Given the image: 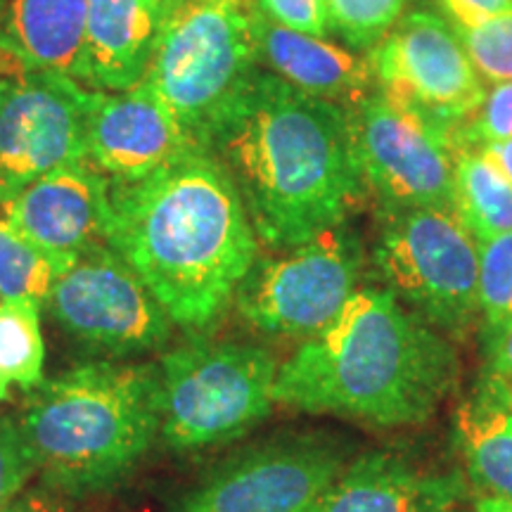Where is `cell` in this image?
Masks as SVG:
<instances>
[{
    "label": "cell",
    "instance_id": "cell-1",
    "mask_svg": "<svg viewBox=\"0 0 512 512\" xmlns=\"http://www.w3.org/2000/svg\"><path fill=\"white\" fill-rule=\"evenodd\" d=\"M107 245L183 330L221 318L259 259L256 230L233 176L192 145L136 181H112Z\"/></svg>",
    "mask_w": 512,
    "mask_h": 512
},
{
    "label": "cell",
    "instance_id": "cell-2",
    "mask_svg": "<svg viewBox=\"0 0 512 512\" xmlns=\"http://www.w3.org/2000/svg\"><path fill=\"white\" fill-rule=\"evenodd\" d=\"M211 152L271 247L302 245L342 226L368 195L349 112L273 72L252 76Z\"/></svg>",
    "mask_w": 512,
    "mask_h": 512
},
{
    "label": "cell",
    "instance_id": "cell-3",
    "mask_svg": "<svg viewBox=\"0 0 512 512\" xmlns=\"http://www.w3.org/2000/svg\"><path fill=\"white\" fill-rule=\"evenodd\" d=\"M456 380V349L392 292L366 287L278 368L273 401L294 411L406 427L432 418Z\"/></svg>",
    "mask_w": 512,
    "mask_h": 512
},
{
    "label": "cell",
    "instance_id": "cell-4",
    "mask_svg": "<svg viewBox=\"0 0 512 512\" xmlns=\"http://www.w3.org/2000/svg\"><path fill=\"white\" fill-rule=\"evenodd\" d=\"M19 430L50 489L64 496L110 489L159 434L157 366L98 361L41 382Z\"/></svg>",
    "mask_w": 512,
    "mask_h": 512
},
{
    "label": "cell",
    "instance_id": "cell-5",
    "mask_svg": "<svg viewBox=\"0 0 512 512\" xmlns=\"http://www.w3.org/2000/svg\"><path fill=\"white\" fill-rule=\"evenodd\" d=\"M259 62L240 0H185L159 27L145 81L185 136L211 150Z\"/></svg>",
    "mask_w": 512,
    "mask_h": 512
},
{
    "label": "cell",
    "instance_id": "cell-6",
    "mask_svg": "<svg viewBox=\"0 0 512 512\" xmlns=\"http://www.w3.org/2000/svg\"><path fill=\"white\" fill-rule=\"evenodd\" d=\"M278 363L238 342H192L157 363L159 437L178 451L226 444L273 411Z\"/></svg>",
    "mask_w": 512,
    "mask_h": 512
},
{
    "label": "cell",
    "instance_id": "cell-7",
    "mask_svg": "<svg viewBox=\"0 0 512 512\" xmlns=\"http://www.w3.org/2000/svg\"><path fill=\"white\" fill-rule=\"evenodd\" d=\"M373 259L427 325L463 337L479 320V245L453 209L382 207Z\"/></svg>",
    "mask_w": 512,
    "mask_h": 512
},
{
    "label": "cell",
    "instance_id": "cell-8",
    "mask_svg": "<svg viewBox=\"0 0 512 512\" xmlns=\"http://www.w3.org/2000/svg\"><path fill=\"white\" fill-rule=\"evenodd\" d=\"M361 264V240L342 223L283 254L256 259L235 304L256 330L313 337L328 328L356 292Z\"/></svg>",
    "mask_w": 512,
    "mask_h": 512
},
{
    "label": "cell",
    "instance_id": "cell-9",
    "mask_svg": "<svg viewBox=\"0 0 512 512\" xmlns=\"http://www.w3.org/2000/svg\"><path fill=\"white\" fill-rule=\"evenodd\" d=\"M370 64L377 88L425 121L448 147L486 93L453 24L430 8L403 12L396 27L370 50Z\"/></svg>",
    "mask_w": 512,
    "mask_h": 512
},
{
    "label": "cell",
    "instance_id": "cell-10",
    "mask_svg": "<svg viewBox=\"0 0 512 512\" xmlns=\"http://www.w3.org/2000/svg\"><path fill=\"white\" fill-rule=\"evenodd\" d=\"M46 304L62 330L110 356L152 351L171 335L162 304L110 245L81 252Z\"/></svg>",
    "mask_w": 512,
    "mask_h": 512
},
{
    "label": "cell",
    "instance_id": "cell-11",
    "mask_svg": "<svg viewBox=\"0 0 512 512\" xmlns=\"http://www.w3.org/2000/svg\"><path fill=\"white\" fill-rule=\"evenodd\" d=\"M95 91L29 69L0 79V192H15L60 166L88 159Z\"/></svg>",
    "mask_w": 512,
    "mask_h": 512
},
{
    "label": "cell",
    "instance_id": "cell-12",
    "mask_svg": "<svg viewBox=\"0 0 512 512\" xmlns=\"http://www.w3.org/2000/svg\"><path fill=\"white\" fill-rule=\"evenodd\" d=\"M347 112L363 178L382 207L453 209V152L439 133L380 88Z\"/></svg>",
    "mask_w": 512,
    "mask_h": 512
},
{
    "label": "cell",
    "instance_id": "cell-13",
    "mask_svg": "<svg viewBox=\"0 0 512 512\" xmlns=\"http://www.w3.org/2000/svg\"><path fill=\"white\" fill-rule=\"evenodd\" d=\"M344 446L280 439L242 453L171 512H306L347 465Z\"/></svg>",
    "mask_w": 512,
    "mask_h": 512
},
{
    "label": "cell",
    "instance_id": "cell-14",
    "mask_svg": "<svg viewBox=\"0 0 512 512\" xmlns=\"http://www.w3.org/2000/svg\"><path fill=\"white\" fill-rule=\"evenodd\" d=\"M112 181L91 162L48 171L15 192H0L10 221L36 245L76 254L107 245Z\"/></svg>",
    "mask_w": 512,
    "mask_h": 512
},
{
    "label": "cell",
    "instance_id": "cell-15",
    "mask_svg": "<svg viewBox=\"0 0 512 512\" xmlns=\"http://www.w3.org/2000/svg\"><path fill=\"white\" fill-rule=\"evenodd\" d=\"M195 143L145 79L128 91H95L88 159L110 181H136Z\"/></svg>",
    "mask_w": 512,
    "mask_h": 512
},
{
    "label": "cell",
    "instance_id": "cell-16",
    "mask_svg": "<svg viewBox=\"0 0 512 512\" xmlns=\"http://www.w3.org/2000/svg\"><path fill=\"white\" fill-rule=\"evenodd\" d=\"M247 17L259 60L268 64V72L299 91L351 110L377 88L370 57H358L325 38L280 27L254 8L247 10Z\"/></svg>",
    "mask_w": 512,
    "mask_h": 512
},
{
    "label": "cell",
    "instance_id": "cell-17",
    "mask_svg": "<svg viewBox=\"0 0 512 512\" xmlns=\"http://www.w3.org/2000/svg\"><path fill=\"white\" fill-rule=\"evenodd\" d=\"M458 482L422 475L392 453L356 458L306 512H456Z\"/></svg>",
    "mask_w": 512,
    "mask_h": 512
},
{
    "label": "cell",
    "instance_id": "cell-18",
    "mask_svg": "<svg viewBox=\"0 0 512 512\" xmlns=\"http://www.w3.org/2000/svg\"><path fill=\"white\" fill-rule=\"evenodd\" d=\"M162 19L157 0H88L83 83L119 93L143 81Z\"/></svg>",
    "mask_w": 512,
    "mask_h": 512
},
{
    "label": "cell",
    "instance_id": "cell-19",
    "mask_svg": "<svg viewBox=\"0 0 512 512\" xmlns=\"http://www.w3.org/2000/svg\"><path fill=\"white\" fill-rule=\"evenodd\" d=\"M88 0H10L8 38L34 69L83 83Z\"/></svg>",
    "mask_w": 512,
    "mask_h": 512
},
{
    "label": "cell",
    "instance_id": "cell-20",
    "mask_svg": "<svg viewBox=\"0 0 512 512\" xmlns=\"http://www.w3.org/2000/svg\"><path fill=\"white\" fill-rule=\"evenodd\" d=\"M456 425L472 482L486 496L512 501V413L475 392L460 406Z\"/></svg>",
    "mask_w": 512,
    "mask_h": 512
},
{
    "label": "cell",
    "instance_id": "cell-21",
    "mask_svg": "<svg viewBox=\"0 0 512 512\" xmlns=\"http://www.w3.org/2000/svg\"><path fill=\"white\" fill-rule=\"evenodd\" d=\"M453 209L477 242L512 233V183L486 152H453Z\"/></svg>",
    "mask_w": 512,
    "mask_h": 512
},
{
    "label": "cell",
    "instance_id": "cell-22",
    "mask_svg": "<svg viewBox=\"0 0 512 512\" xmlns=\"http://www.w3.org/2000/svg\"><path fill=\"white\" fill-rule=\"evenodd\" d=\"M76 259V254L50 252L29 240L0 204V302L46 304L53 285Z\"/></svg>",
    "mask_w": 512,
    "mask_h": 512
},
{
    "label": "cell",
    "instance_id": "cell-23",
    "mask_svg": "<svg viewBox=\"0 0 512 512\" xmlns=\"http://www.w3.org/2000/svg\"><path fill=\"white\" fill-rule=\"evenodd\" d=\"M46 344H43L38 304L0 302V370L10 384L34 392L43 382Z\"/></svg>",
    "mask_w": 512,
    "mask_h": 512
},
{
    "label": "cell",
    "instance_id": "cell-24",
    "mask_svg": "<svg viewBox=\"0 0 512 512\" xmlns=\"http://www.w3.org/2000/svg\"><path fill=\"white\" fill-rule=\"evenodd\" d=\"M479 245V328L484 347L512 320V233L496 235Z\"/></svg>",
    "mask_w": 512,
    "mask_h": 512
},
{
    "label": "cell",
    "instance_id": "cell-25",
    "mask_svg": "<svg viewBox=\"0 0 512 512\" xmlns=\"http://www.w3.org/2000/svg\"><path fill=\"white\" fill-rule=\"evenodd\" d=\"M408 0H323L328 31L354 50H373L396 27Z\"/></svg>",
    "mask_w": 512,
    "mask_h": 512
},
{
    "label": "cell",
    "instance_id": "cell-26",
    "mask_svg": "<svg viewBox=\"0 0 512 512\" xmlns=\"http://www.w3.org/2000/svg\"><path fill=\"white\" fill-rule=\"evenodd\" d=\"M453 29L484 81H512V10Z\"/></svg>",
    "mask_w": 512,
    "mask_h": 512
},
{
    "label": "cell",
    "instance_id": "cell-27",
    "mask_svg": "<svg viewBox=\"0 0 512 512\" xmlns=\"http://www.w3.org/2000/svg\"><path fill=\"white\" fill-rule=\"evenodd\" d=\"M512 138V81L486 88L482 105L451 136V152L482 150Z\"/></svg>",
    "mask_w": 512,
    "mask_h": 512
},
{
    "label": "cell",
    "instance_id": "cell-28",
    "mask_svg": "<svg viewBox=\"0 0 512 512\" xmlns=\"http://www.w3.org/2000/svg\"><path fill=\"white\" fill-rule=\"evenodd\" d=\"M34 472V456L19 430V422L0 418V512L27 486Z\"/></svg>",
    "mask_w": 512,
    "mask_h": 512
},
{
    "label": "cell",
    "instance_id": "cell-29",
    "mask_svg": "<svg viewBox=\"0 0 512 512\" xmlns=\"http://www.w3.org/2000/svg\"><path fill=\"white\" fill-rule=\"evenodd\" d=\"M249 8L259 10L271 22L285 29L299 31V34H309L316 38L328 34L323 0H252Z\"/></svg>",
    "mask_w": 512,
    "mask_h": 512
},
{
    "label": "cell",
    "instance_id": "cell-30",
    "mask_svg": "<svg viewBox=\"0 0 512 512\" xmlns=\"http://www.w3.org/2000/svg\"><path fill=\"white\" fill-rule=\"evenodd\" d=\"M484 373L477 394L505 403L512 392V320L501 330L494 342L484 347Z\"/></svg>",
    "mask_w": 512,
    "mask_h": 512
},
{
    "label": "cell",
    "instance_id": "cell-31",
    "mask_svg": "<svg viewBox=\"0 0 512 512\" xmlns=\"http://www.w3.org/2000/svg\"><path fill=\"white\" fill-rule=\"evenodd\" d=\"M453 27H472L501 12L512 10V0H434Z\"/></svg>",
    "mask_w": 512,
    "mask_h": 512
},
{
    "label": "cell",
    "instance_id": "cell-32",
    "mask_svg": "<svg viewBox=\"0 0 512 512\" xmlns=\"http://www.w3.org/2000/svg\"><path fill=\"white\" fill-rule=\"evenodd\" d=\"M3 512H76L69 498L60 491L50 489H27L19 491Z\"/></svg>",
    "mask_w": 512,
    "mask_h": 512
},
{
    "label": "cell",
    "instance_id": "cell-33",
    "mask_svg": "<svg viewBox=\"0 0 512 512\" xmlns=\"http://www.w3.org/2000/svg\"><path fill=\"white\" fill-rule=\"evenodd\" d=\"M34 69L31 64L19 55V50L12 46L8 36H0V79H8V76H17Z\"/></svg>",
    "mask_w": 512,
    "mask_h": 512
},
{
    "label": "cell",
    "instance_id": "cell-34",
    "mask_svg": "<svg viewBox=\"0 0 512 512\" xmlns=\"http://www.w3.org/2000/svg\"><path fill=\"white\" fill-rule=\"evenodd\" d=\"M482 152L491 157V162H494L498 169L503 171V176L512 183V138L501 140V143L494 145H486L482 147Z\"/></svg>",
    "mask_w": 512,
    "mask_h": 512
},
{
    "label": "cell",
    "instance_id": "cell-35",
    "mask_svg": "<svg viewBox=\"0 0 512 512\" xmlns=\"http://www.w3.org/2000/svg\"><path fill=\"white\" fill-rule=\"evenodd\" d=\"M475 512H512V501H508V498L484 496L482 501L477 503Z\"/></svg>",
    "mask_w": 512,
    "mask_h": 512
},
{
    "label": "cell",
    "instance_id": "cell-36",
    "mask_svg": "<svg viewBox=\"0 0 512 512\" xmlns=\"http://www.w3.org/2000/svg\"><path fill=\"white\" fill-rule=\"evenodd\" d=\"M159 3H162V12H164V19H166V17L171 15V12L181 8L185 0H159Z\"/></svg>",
    "mask_w": 512,
    "mask_h": 512
},
{
    "label": "cell",
    "instance_id": "cell-37",
    "mask_svg": "<svg viewBox=\"0 0 512 512\" xmlns=\"http://www.w3.org/2000/svg\"><path fill=\"white\" fill-rule=\"evenodd\" d=\"M8 394H10V380L5 377L3 370H0V401L8 399Z\"/></svg>",
    "mask_w": 512,
    "mask_h": 512
},
{
    "label": "cell",
    "instance_id": "cell-38",
    "mask_svg": "<svg viewBox=\"0 0 512 512\" xmlns=\"http://www.w3.org/2000/svg\"><path fill=\"white\" fill-rule=\"evenodd\" d=\"M503 406H505V408H508V411L512 413V392H510V396H508V399H505V403H503Z\"/></svg>",
    "mask_w": 512,
    "mask_h": 512
},
{
    "label": "cell",
    "instance_id": "cell-39",
    "mask_svg": "<svg viewBox=\"0 0 512 512\" xmlns=\"http://www.w3.org/2000/svg\"><path fill=\"white\" fill-rule=\"evenodd\" d=\"M240 3H242V8L247 10V8H249V3H252V0H240Z\"/></svg>",
    "mask_w": 512,
    "mask_h": 512
}]
</instances>
